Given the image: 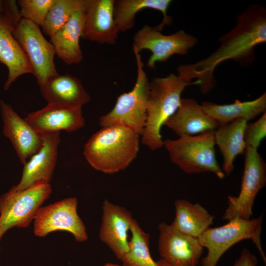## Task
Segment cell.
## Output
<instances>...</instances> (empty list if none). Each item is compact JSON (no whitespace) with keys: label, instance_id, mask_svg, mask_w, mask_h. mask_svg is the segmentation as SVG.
<instances>
[{"label":"cell","instance_id":"cell-12","mask_svg":"<svg viewBox=\"0 0 266 266\" xmlns=\"http://www.w3.org/2000/svg\"><path fill=\"white\" fill-rule=\"evenodd\" d=\"M158 251L161 259L171 266H197L203 247L198 237L183 233L165 222L158 226Z\"/></svg>","mask_w":266,"mask_h":266},{"label":"cell","instance_id":"cell-33","mask_svg":"<svg viewBox=\"0 0 266 266\" xmlns=\"http://www.w3.org/2000/svg\"><path fill=\"white\" fill-rule=\"evenodd\" d=\"M104 266H119L115 264H112V263H106L104 264Z\"/></svg>","mask_w":266,"mask_h":266},{"label":"cell","instance_id":"cell-1","mask_svg":"<svg viewBox=\"0 0 266 266\" xmlns=\"http://www.w3.org/2000/svg\"><path fill=\"white\" fill-rule=\"evenodd\" d=\"M219 46L208 56L194 63L180 65L177 75L183 80L199 82L204 95L216 84L214 70L220 64L231 60L242 66L255 59V48L266 42V9L256 4L249 5L236 17V24L219 39Z\"/></svg>","mask_w":266,"mask_h":266},{"label":"cell","instance_id":"cell-30","mask_svg":"<svg viewBox=\"0 0 266 266\" xmlns=\"http://www.w3.org/2000/svg\"><path fill=\"white\" fill-rule=\"evenodd\" d=\"M21 18L16 0H0V19L14 29Z\"/></svg>","mask_w":266,"mask_h":266},{"label":"cell","instance_id":"cell-25","mask_svg":"<svg viewBox=\"0 0 266 266\" xmlns=\"http://www.w3.org/2000/svg\"><path fill=\"white\" fill-rule=\"evenodd\" d=\"M174 205L175 215L170 225L183 233L198 237L213 223L215 216L199 203L177 200Z\"/></svg>","mask_w":266,"mask_h":266},{"label":"cell","instance_id":"cell-5","mask_svg":"<svg viewBox=\"0 0 266 266\" xmlns=\"http://www.w3.org/2000/svg\"><path fill=\"white\" fill-rule=\"evenodd\" d=\"M137 68L135 84L132 90L120 95L112 109L101 116L99 124L102 127L121 126L141 135L147 118V101L150 81L144 69L141 56L133 47Z\"/></svg>","mask_w":266,"mask_h":266},{"label":"cell","instance_id":"cell-28","mask_svg":"<svg viewBox=\"0 0 266 266\" xmlns=\"http://www.w3.org/2000/svg\"><path fill=\"white\" fill-rule=\"evenodd\" d=\"M55 0H19L17 1L22 18L41 26Z\"/></svg>","mask_w":266,"mask_h":266},{"label":"cell","instance_id":"cell-14","mask_svg":"<svg viewBox=\"0 0 266 266\" xmlns=\"http://www.w3.org/2000/svg\"><path fill=\"white\" fill-rule=\"evenodd\" d=\"M99 237L115 256L121 260L128 252V232L133 221L132 215L125 208L105 200L102 205Z\"/></svg>","mask_w":266,"mask_h":266},{"label":"cell","instance_id":"cell-23","mask_svg":"<svg viewBox=\"0 0 266 266\" xmlns=\"http://www.w3.org/2000/svg\"><path fill=\"white\" fill-rule=\"evenodd\" d=\"M201 105L204 111L219 126L240 118L248 122L266 111V93L265 92L258 98L250 101H241L235 100L233 103L226 104L204 101Z\"/></svg>","mask_w":266,"mask_h":266},{"label":"cell","instance_id":"cell-29","mask_svg":"<svg viewBox=\"0 0 266 266\" xmlns=\"http://www.w3.org/2000/svg\"><path fill=\"white\" fill-rule=\"evenodd\" d=\"M266 135V112L265 111L256 121L247 124L244 132L246 146L257 149Z\"/></svg>","mask_w":266,"mask_h":266},{"label":"cell","instance_id":"cell-18","mask_svg":"<svg viewBox=\"0 0 266 266\" xmlns=\"http://www.w3.org/2000/svg\"><path fill=\"white\" fill-rule=\"evenodd\" d=\"M39 88L48 103L66 108H82L91 99L81 81L68 74H58Z\"/></svg>","mask_w":266,"mask_h":266},{"label":"cell","instance_id":"cell-13","mask_svg":"<svg viewBox=\"0 0 266 266\" xmlns=\"http://www.w3.org/2000/svg\"><path fill=\"white\" fill-rule=\"evenodd\" d=\"M60 132L41 133L40 149L24 164L21 179L11 188L20 191L37 184H49L58 157Z\"/></svg>","mask_w":266,"mask_h":266},{"label":"cell","instance_id":"cell-31","mask_svg":"<svg viewBox=\"0 0 266 266\" xmlns=\"http://www.w3.org/2000/svg\"><path fill=\"white\" fill-rule=\"evenodd\" d=\"M258 259L248 249L243 248L233 266H257Z\"/></svg>","mask_w":266,"mask_h":266},{"label":"cell","instance_id":"cell-9","mask_svg":"<svg viewBox=\"0 0 266 266\" xmlns=\"http://www.w3.org/2000/svg\"><path fill=\"white\" fill-rule=\"evenodd\" d=\"M13 34L25 52L39 86L58 74L54 63V47L44 37L39 26L21 18Z\"/></svg>","mask_w":266,"mask_h":266},{"label":"cell","instance_id":"cell-26","mask_svg":"<svg viewBox=\"0 0 266 266\" xmlns=\"http://www.w3.org/2000/svg\"><path fill=\"white\" fill-rule=\"evenodd\" d=\"M128 252L120 260L122 266H160L152 259L149 248L150 235L133 219Z\"/></svg>","mask_w":266,"mask_h":266},{"label":"cell","instance_id":"cell-24","mask_svg":"<svg viewBox=\"0 0 266 266\" xmlns=\"http://www.w3.org/2000/svg\"><path fill=\"white\" fill-rule=\"evenodd\" d=\"M171 0H114V16L119 32H125L133 28L136 13L143 9L159 11L163 14L161 23L155 26L162 32L166 25H169L172 18L167 14Z\"/></svg>","mask_w":266,"mask_h":266},{"label":"cell","instance_id":"cell-10","mask_svg":"<svg viewBox=\"0 0 266 266\" xmlns=\"http://www.w3.org/2000/svg\"><path fill=\"white\" fill-rule=\"evenodd\" d=\"M198 42L197 37L183 30L165 35L155 26L145 25L133 35V47L139 53L143 50L151 51L147 66L154 69L157 63L166 62L174 55H185Z\"/></svg>","mask_w":266,"mask_h":266},{"label":"cell","instance_id":"cell-15","mask_svg":"<svg viewBox=\"0 0 266 266\" xmlns=\"http://www.w3.org/2000/svg\"><path fill=\"white\" fill-rule=\"evenodd\" d=\"M0 110L2 133L10 140L20 162L24 165L41 147V134L3 100L0 101Z\"/></svg>","mask_w":266,"mask_h":266},{"label":"cell","instance_id":"cell-2","mask_svg":"<svg viewBox=\"0 0 266 266\" xmlns=\"http://www.w3.org/2000/svg\"><path fill=\"white\" fill-rule=\"evenodd\" d=\"M139 135L121 126L103 127L84 146V156L95 169L113 174L126 169L139 151Z\"/></svg>","mask_w":266,"mask_h":266},{"label":"cell","instance_id":"cell-3","mask_svg":"<svg viewBox=\"0 0 266 266\" xmlns=\"http://www.w3.org/2000/svg\"><path fill=\"white\" fill-rule=\"evenodd\" d=\"M199 82H188L171 73L165 77H155L150 81L147 101V118L141 134L142 143L152 150L164 146L160 133L165 122L178 108L181 95L188 86Z\"/></svg>","mask_w":266,"mask_h":266},{"label":"cell","instance_id":"cell-7","mask_svg":"<svg viewBox=\"0 0 266 266\" xmlns=\"http://www.w3.org/2000/svg\"><path fill=\"white\" fill-rule=\"evenodd\" d=\"M49 184H37L20 191L11 188L0 197V240L9 230L27 228L49 197Z\"/></svg>","mask_w":266,"mask_h":266},{"label":"cell","instance_id":"cell-34","mask_svg":"<svg viewBox=\"0 0 266 266\" xmlns=\"http://www.w3.org/2000/svg\"></svg>","mask_w":266,"mask_h":266},{"label":"cell","instance_id":"cell-20","mask_svg":"<svg viewBox=\"0 0 266 266\" xmlns=\"http://www.w3.org/2000/svg\"><path fill=\"white\" fill-rule=\"evenodd\" d=\"M13 28L0 19V63L6 66L8 73L3 90H7L21 75L33 74L28 58L13 34Z\"/></svg>","mask_w":266,"mask_h":266},{"label":"cell","instance_id":"cell-22","mask_svg":"<svg viewBox=\"0 0 266 266\" xmlns=\"http://www.w3.org/2000/svg\"><path fill=\"white\" fill-rule=\"evenodd\" d=\"M247 121L237 119L224 125H219L215 130V141L223 158L222 168L225 175H230L233 171V162L237 156L244 153L246 147L244 132Z\"/></svg>","mask_w":266,"mask_h":266},{"label":"cell","instance_id":"cell-27","mask_svg":"<svg viewBox=\"0 0 266 266\" xmlns=\"http://www.w3.org/2000/svg\"><path fill=\"white\" fill-rule=\"evenodd\" d=\"M91 0H55L40 26L43 33L52 37L78 11H85Z\"/></svg>","mask_w":266,"mask_h":266},{"label":"cell","instance_id":"cell-32","mask_svg":"<svg viewBox=\"0 0 266 266\" xmlns=\"http://www.w3.org/2000/svg\"><path fill=\"white\" fill-rule=\"evenodd\" d=\"M157 262L160 266H171L170 265L166 263L165 261H164L163 260L161 259L157 261Z\"/></svg>","mask_w":266,"mask_h":266},{"label":"cell","instance_id":"cell-4","mask_svg":"<svg viewBox=\"0 0 266 266\" xmlns=\"http://www.w3.org/2000/svg\"><path fill=\"white\" fill-rule=\"evenodd\" d=\"M215 130L195 135H183L167 139L164 146L171 162L187 173L210 171L219 178L225 177L216 158Z\"/></svg>","mask_w":266,"mask_h":266},{"label":"cell","instance_id":"cell-21","mask_svg":"<svg viewBox=\"0 0 266 266\" xmlns=\"http://www.w3.org/2000/svg\"><path fill=\"white\" fill-rule=\"evenodd\" d=\"M85 20V11H77L50 37L56 55L68 65L78 64L83 60L79 40L82 37Z\"/></svg>","mask_w":266,"mask_h":266},{"label":"cell","instance_id":"cell-17","mask_svg":"<svg viewBox=\"0 0 266 266\" xmlns=\"http://www.w3.org/2000/svg\"><path fill=\"white\" fill-rule=\"evenodd\" d=\"M26 121L38 133L74 132L85 124L82 108H68L49 104L44 108L28 114Z\"/></svg>","mask_w":266,"mask_h":266},{"label":"cell","instance_id":"cell-6","mask_svg":"<svg viewBox=\"0 0 266 266\" xmlns=\"http://www.w3.org/2000/svg\"><path fill=\"white\" fill-rule=\"evenodd\" d=\"M263 218V214L249 220L236 217L221 227L207 229L198 237L200 244L207 250L206 256L201 259V266H216L230 248L246 239L255 244L266 265V257L261 241Z\"/></svg>","mask_w":266,"mask_h":266},{"label":"cell","instance_id":"cell-11","mask_svg":"<svg viewBox=\"0 0 266 266\" xmlns=\"http://www.w3.org/2000/svg\"><path fill=\"white\" fill-rule=\"evenodd\" d=\"M77 200L70 197L41 207L34 219L33 232L38 237H44L56 231L71 233L75 240H87L86 228L77 214Z\"/></svg>","mask_w":266,"mask_h":266},{"label":"cell","instance_id":"cell-19","mask_svg":"<svg viewBox=\"0 0 266 266\" xmlns=\"http://www.w3.org/2000/svg\"><path fill=\"white\" fill-rule=\"evenodd\" d=\"M164 125L173 131L179 137L194 135L215 130L218 124L203 110L201 104L191 98H182L176 111Z\"/></svg>","mask_w":266,"mask_h":266},{"label":"cell","instance_id":"cell-16","mask_svg":"<svg viewBox=\"0 0 266 266\" xmlns=\"http://www.w3.org/2000/svg\"><path fill=\"white\" fill-rule=\"evenodd\" d=\"M114 0H91L85 10L82 37L99 44H114L119 33L114 16Z\"/></svg>","mask_w":266,"mask_h":266},{"label":"cell","instance_id":"cell-8","mask_svg":"<svg viewBox=\"0 0 266 266\" xmlns=\"http://www.w3.org/2000/svg\"><path fill=\"white\" fill-rule=\"evenodd\" d=\"M244 154V166L240 191L237 197H228V207L222 216L230 221L234 218L249 220L259 192L266 186V166L257 149L247 146Z\"/></svg>","mask_w":266,"mask_h":266}]
</instances>
